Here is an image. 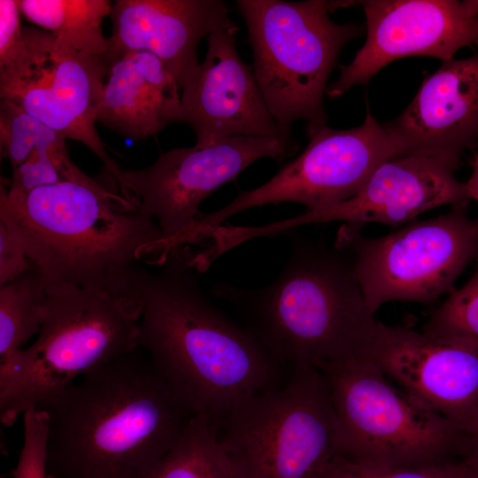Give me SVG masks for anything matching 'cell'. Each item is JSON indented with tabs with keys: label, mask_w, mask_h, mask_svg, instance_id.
I'll use <instances>...</instances> for the list:
<instances>
[{
	"label": "cell",
	"mask_w": 478,
	"mask_h": 478,
	"mask_svg": "<svg viewBox=\"0 0 478 478\" xmlns=\"http://www.w3.org/2000/svg\"><path fill=\"white\" fill-rule=\"evenodd\" d=\"M372 360L421 406L467 436L478 429V348L382 324Z\"/></svg>",
	"instance_id": "14"
},
{
	"label": "cell",
	"mask_w": 478,
	"mask_h": 478,
	"mask_svg": "<svg viewBox=\"0 0 478 478\" xmlns=\"http://www.w3.org/2000/svg\"><path fill=\"white\" fill-rule=\"evenodd\" d=\"M173 75L153 54L134 51L108 66L96 121L140 140L174 122L181 94Z\"/></svg>",
	"instance_id": "19"
},
{
	"label": "cell",
	"mask_w": 478,
	"mask_h": 478,
	"mask_svg": "<svg viewBox=\"0 0 478 478\" xmlns=\"http://www.w3.org/2000/svg\"><path fill=\"white\" fill-rule=\"evenodd\" d=\"M2 222L46 285L112 289L141 258L163 254V235L138 205L105 187L65 181L27 194L0 188Z\"/></svg>",
	"instance_id": "4"
},
{
	"label": "cell",
	"mask_w": 478,
	"mask_h": 478,
	"mask_svg": "<svg viewBox=\"0 0 478 478\" xmlns=\"http://www.w3.org/2000/svg\"><path fill=\"white\" fill-rule=\"evenodd\" d=\"M475 150L478 151V147H477V149Z\"/></svg>",
	"instance_id": "32"
},
{
	"label": "cell",
	"mask_w": 478,
	"mask_h": 478,
	"mask_svg": "<svg viewBox=\"0 0 478 478\" xmlns=\"http://www.w3.org/2000/svg\"><path fill=\"white\" fill-rule=\"evenodd\" d=\"M50 478H145L195 414L138 348L37 405Z\"/></svg>",
	"instance_id": "2"
},
{
	"label": "cell",
	"mask_w": 478,
	"mask_h": 478,
	"mask_svg": "<svg viewBox=\"0 0 478 478\" xmlns=\"http://www.w3.org/2000/svg\"><path fill=\"white\" fill-rule=\"evenodd\" d=\"M459 161L428 155L390 158L351 198L327 208L307 210L288 225L339 220L357 228L371 222L399 226L442 205L469 203L465 182L455 176Z\"/></svg>",
	"instance_id": "16"
},
{
	"label": "cell",
	"mask_w": 478,
	"mask_h": 478,
	"mask_svg": "<svg viewBox=\"0 0 478 478\" xmlns=\"http://www.w3.org/2000/svg\"><path fill=\"white\" fill-rule=\"evenodd\" d=\"M110 18L107 67L129 52L146 51L164 64L180 89L199 65L200 40L217 29L236 27L221 0H117Z\"/></svg>",
	"instance_id": "17"
},
{
	"label": "cell",
	"mask_w": 478,
	"mask_h": 478,
	"mask_svg": "<svg viewBox=\"0 0 478 478\" xmlns=\"http://www.w3.org/2000/svg\"><path fill=\"white\" fill-rule=\"evenodd\" d=\"M467 204L376 238L341 226L334 245L350 257L372 313L392 301L428 304L454 289L457 278L478 256V219L468 217Z\"/></svg>",
	"instance_id": "9"
},
{
	"label": "cell",
	"mask_w": 478,
	"mask_h": 478,
	"mask_svg": "<svg viewBox=\"0 0 478 478\" xmlns=\"http://www.w3.org/2000/svg\"><path fill=\"white\" fill-rule=\"evenodd\" d=\"M140 307L108 289L47 285L33 344L0 362V420L12 426L31 406L85 374L139 348Z\"/></svg>",
	"instance_id": "5"
},
{
	"label": "cell",
	"mask_w": 478,
	"mask_h": 478,
	"mask_svg": "<svg viewBox=\"0 0 478 478\" xmlns=\"http://www.w3.org/2000/svg\"><path fill=\"white\" fill-rule=\"evenodd\" d=\"M400 156L460 158L478 147V49L468 58L443 62L427 75L413 99L382 124Z\"/></svg>",
	"instance_id": "18"
},
{
	"label": "cell",
	"mask_w": 478,
	"mask_h": 478,
	"mask_svg": "<svg viewBox=\"0 0 478 478\" xmlns=\"http://www.w3.org/2000/svg\"><path fill=\"white\" fill-rule=\"evenodd\" d=\"M66 139L19 105L10 100L1 99V157L10 162L12 168L24 162L36 150L48 154L67 181L96 189L103 188L100 182L84 173L72 162Z\"/></svg>",
	"instance_id": "21"
},
{
	"label": "cell",
	"mask_w": 478,
	"mask_h": 478,
	"mask_svg": "<svg viewBox=\"0 0 478 478\" xmlns=\"http://www.w3.org/2000/svg\"><path fill=\"white\" fill-rule=\"evenodd\" d=\"M470 279L453 289L445 301L430 314L423 332L455 339L478 348V256Z\"/></svg>",
	"instance_id": "24"
},
{
	"label": "cell",
	"mask_w": 478,
	"mask_h": 478,
	"mask_svg": "<svg viewBox=\"0 0 478 478\" xmlns=\"http://www.w3.org/2000/svg\"><path fill=\"white\" fill-rule=\"evenodd\" d=\"M217 429L237 478H320L337 455L328 383L311 366H293L283 387L243 400Z\"/></svg>",
	"instance_id": "7"
},
{
	"label": "cell",
	"mask_w": 478,
	"mask_h": 478,
	"mask_svg": "<svg viewBox=\"0 0 478 478\" xmlns=\"http://www.w3.org/2000/svg\"><path fill=\"white\" fill-rule=\"evenodd\" d=\"M305 150L263 185L239 193L224 207L200 212L191 232L201 235L233 215L252 207L282 202L307 210L327 208L353 197L383 162L399 157L395 143L367 108L364 122L337 130L307 125Z\"/></svg>",
	"instance_id": "11"
},
{
	"label": "cell",
	"mask_w": 478,
	"mask_h": 478,
	"mask_svg": "<svg viewBox=\"0 0 478 478\" xmlns=\"http://www.w3.org/2000/svg\"><path fill=\"white\" fill-rule=\"evenodd\" d=\"M65 181H67L48 154L35 150L24 162L12 168L6 189L10 193L27 194L41 187Z\"/></svg>",
	"instance_id": "27"
},
{
	"label": "cell",
	"mask_w": 478,
	"mask_h": 478,
	"mask_svg": "<svg viewBox=\"0 0 478 478\" xmlns=\"http://www.w3.org/2000/svg\"><path fill=\"white\" fill-rule=\"evenodd\" d=\"M18 0H0V69L13 63L24 47Z\"/></svg>",
	"instance_id": "28"
},
{
	"label": "cell",
	"mask_w": 478,
	"mask_h": 478,
	"mask_svg": "<svg viewBox=\"0 0 478 478\" xmlns=\"http://www.w3.org/2000/svg\"><path fill=\"white\" fill-rule=\"evenodd\" d=\"M47 285L37 270L25 272L0 288V362L22 349L41 330Z\"/></svg>",
	"instance_id": "23"
},
{
	"label": "cell",
	"mask_w": 478,
	"mask_h": 478,
	"mask_svg": "<svg viewBox=\"0 0 478 478\" xmlns=\"http://www.w3.org/2000/svg\"><path fill=\"white\" fill-rule=\"evenodd\" d=\"M24 439L13 478H50L47 468L48 419L38 406L23 413Z\"/></svg>",
	"instance_id": "26"
},
{
	"label": "cell",
	"mask_w": 478,
	"mask_h": 478,
	"mask_svg": "<svg viewBox=\"0 0 478 478\" xmlns=\"http://www.w3.org/2000/svg\"><path fill=\"white\" fill-rule=\"evenodd\" d=\"M18 58L0 69V96L23 108L50 128L86 145L104 163L121 196L136 204L122 170L108 156L96 129V112L108 67L81 54L50 33L23 27Z\"/></svg>",
	"instance_id": "10"
},
{
	"label": "cell",
	"mask_w": 478,
	"mask_h": 478,
	"mask_svg": "<svg viewBox=\"0 0 478 478\" xmlns=\"http://www.w3.org/2000/svg\"><path fill=\"white\" fill-rule=\"evenodd\" d=\"M21 14L65 42L76 51L102 59L108 51V38L102 22L110 16L108 0H18Z\"/></svg>",
	"instance_id": "20"
},
{
	"label": "cell",
	"mask_w": 478,
	"mask_h": 478,
	"mask_svg": "<svg viewBox=\"0 0 478 478\" xmlns=\"http://www.w3.org/2000/svg\"><path fill=\"white\" fill-rule=\"evenodd\" d=\"M156 265L154 272L130 268L116 289L140 307L139 348L178 398L216 428L241 402L275 388L280 364L208 300L186 247Z\"/></svg>",
	"instance_id": "1"
},
{
	"label": "cell",
	"mask_w": 478,
	"mask_h": 478,
	"mask_svg": "<svg viewBox=\"0 0 478 478\" xmlns=\"http://www.w3.org/2000/svg\"><path fill=\"white\" fill-rule=\"evenodd\" d=\"M472 173L465 182L466 191L469 200L478 202V151H474L471 160Z\"/></svg>",
	"instance_id": "31"
},
{
	"label": "cell",
	"mask_w": 478,
	"mask_h": 478,
	"mask_svg": "<svg viewBox=\"0 0 478 478\" xmlns=\"http://www.w3.org/2000/svg\"><path fill=\"white\" fill-rule=\"evenodd\" d=\"M293 141L235 136L162 153L150 166L122 170L138 206L151 216L163 235V257L197 220L204 198L262 158L281 160L293 154Z\"/></svg>",
	"instance_id": "12"
},
{
	"label": "cell",
	"mask_w": 478,
	"mask_h": 478,
	"mask_svg": "<svg viewBox=\"0 0 478 478\" xmlns=\"http://www.w3.org/2000/svg\"><path fill=\"white\" fill-rule=\"evenodd\" d=\"M337 422V455L389 466H419L460 459L468 436L421 406L372 359L321 371Z\"/></svg>",
	"instance_id": "8"
},
{
	"label": "cell",
	"mask_w": 478,
	"mask_h": 478,
	"mask_svg": "<svg viewBox=\"0 0 478 478\" xmlns=\"http://www.w3.org/2000/svg\"><path fill=\"white\" fill-rule=\"evenodd\" d=\"M320 478H475L461 459L419 466H389L335 455Z\"/></svg>",
	"instance_id": "25"
},
{
	"label": "cell",
	"mask_w": 478,
	"mask_h": 478,
	"mask_svg": "<svg viewBox=\"0 0 478 478\" xmlns=\"http://www.w3.org/2000/svg\"><path fill=\"white\" fill-rule=\"evenodd\" d=\"M460 459L472 471L475 478H478V429L468 436Z\"/></svg>",
	"instance_id": "30"
},
{
	"label": "cell",
	"mask_w": 478,
	"mask_h": 478,
	"mask_svg": "<svg viewBox=\"0 0 478 478\" xmlns=\"http://www.w3.org/2000/svg\"><path fill=\"white\" fill-rule=\"evenodd\" d=\"M243 309L249 330L279 363L320 371L372 359L382 322L368 309L348 254L322 242L293 238L279 276L259 289L214 288Z\"/></svg>",
	"instance_id": "3"
},
{
	"label": "cell",
	"mask_w": 478,
	"mask_h": 478,
	"mask_svg": "<svg viewBox=\"0 0 478 478\" xmlns=\"http://www.w3.org/2000/svg\"><path fill=\"white\" fill-rule=\"evenodd\" d=\"M353 2L238 0L248 28L252 71L268 109L288 133L297 120L326 125L328 77L338 56L365 27L337 24L328 13Z\"/></svg>",
	"instance_id": "6"
},
{
	"label": "cell",
	"mask_w": 478,
	"mask_h": 478,
	"mask_svg": "<svg viewBox=\"0 0 478 478\" xmlns=\"http://www.w3.org/2000/svg\"><path fill=\"white\" fill-rule=\"evenodd\" d=\"M366 39L327 89L337 98L366 84L390 62L412 56L451 60L464 47H478V0H367Z\"/></svg>",
	"instance_id": "13"
},
{
	"label": "cell",
	"mask_w": 478,
	"mask_h": 478,
	"mask_svg": "<svg viewBox=\"0 0 478 478\" xmlns=\"http://www.w3.org/2000/svg\"><path fill=\"white\" fill-rule=\"evenodd\" d=\"M476 49H478V47Z\"/></svg>",
	"instance_id": "33"
},
{
	"label": "cell",
	"mask_w": 478,
	"mask_h": 478,
	"mask_svg": "<svg viewBox=\"0 0 478 478\" xmlns=\"http://www.w3.org/2000/svg\"><path fill=\"white\" fill-rule=\"evenodd\" d=\"M237 26L212 32L205 58L181 89L174 122L189 125L197 144L235 136L274 137L291 141L271 114L251 66L239 57Z\"/></svg>",
	"instance_id": "15"
},
{
	"label": "cell",
	"mask_w": 478,
	"mask_h": 478,
	"mask_svg": "<svg viewBox=\"0 0 478 478\" xmlns=\"http://www.w3.org/2000/svg\"><path fill=\"white\" fill-rule=\"evenodd\" d=\"M145 478L237 477L211 421L195 415L179 441Z\"/></svg>",
	"instance_id": "22"
},
{
	"label": "cell",
	"mask_w": 478,
	"mask_h": 478,
	"mask_svg": "<svg viewBox=\"0 0 478 478\" xmlns=\"http://www.w3.org/2000/svg\"><path fill=\"white\" fill-rule=\"evenodd\" d=\"M37 270L22 247L0 222V284L4 285L25 272Z\"/></svg>",
	"instance_id": "29"
}]
</instances>
